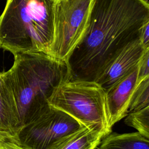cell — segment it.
<instances>
[{
	"label": "cell",
	"mask_w": 149,
	"mask_h": 149,
	"mask_svg": "<svg viewBox=\"0 0 149 149\" xmlns=\"http://www.w3.org/2000/svg\"><path fill=\"white\" fill-rule=\"evenodd\" d=\"M55 0H6L0 15V49L13 55L49 54Z\"/></svg>",
	"instance_id": "3957f363"
},
{
	"label": "cell",
	"mask_w": 149,
	"mask_h": 149,
	"mask_svg": "<svg viewBox=\"0 0 149 149\" xmlns=\"http://www.w3.org/2000/svg\"><path fill=\"white\" fill-rule=\"evenodd\" d=\"M0 149H24L16 143L9 141L4 140L0 142Z\"/></svg>",
	"instance_id": "2e32d148"
},
{
	"label": "cell",
	"mask_w": 149,
	"mask_h": 149,
	"mask_svg": "<svg viewBox=\"0 0 149 149\" xmlns=\"http://www.w3.org/2000/svg\"><path fill=\"white\" fill-rule=\"evenodd\" d=\"M48 103L69 114L87 129L99 130L105 136L111 133L105 90L95 81L65 80L55 89Z\"/></svg>",
	"instance_id": "277c9868"
},
{
	"label": "cell",
	"mask_w": 149,
	"mask_h": 149,
	"mask_svg": "<svg viewBox=\"0 0 149 149\" xmlns=\"http://www.w3.org/2000/svg\"><path fill=\"white\" fill-rule=\"evenodd\" d=\"M144 50L140 39L132 42L116 57L95 82L106 90L138 65Z\"/></svg>",
	"instance_id": "ba28073f"
},
{
	"label": "cell",
	"mask_w": 149,
	"mask_h": 149,
	"mask_svg": "<svg viewBox=\"0 0 149 149\" xmlns=\"http://www.w3.org/2000/svg\"><path fill=\"white\" fill-rule=\"evenodd\" d=\"M96 149H149V139L138 131L111 133L102 138Z\"/></svg>",
	"instance_id": "30bf717a"
},
{
	"label": "cell",
	"mask_w": 149,
	"mask_h": 149,
	"mask_svg": "<svg viewBox=\"0 0 149 149\" xmlns=\"http://www.w3.org/2000/svg\"><path fill=\"white\" fill-rule=\"evenodd\" d=\"M137 71L138 65L105 90L107 108L111 127L128 114L130 98L137 86Z\"/></svg>",
	"instance_id": "52a82bcc"
},
{
	"label": "cell",
	"mask_w": 149,
	"mask_h": 149,
	"mask_svg": "<svg viewBox=\"0 0 149 149\" xmlns=\"http://www.w3.org/2000/svg\"><path fill=\"white\" fill-rule=\"evenodd\" d=\"M147 1H149V0H147Z\"/></svg>",
	"instance_id": "ac0fdd59"
},
{
	"label": "cell",
	"mask_w": 149,
	"mask_h": 149,
	"mask_svg": "<svg viewBox=\"0 0 149 149\" xmlns=\"http://www.w3.org/2000/svg\"><path fill=\"white\" fill-rule=\"evenodd\" d=\"M149 106V77L135 88L130 98L128 113L136 112Z\"/></svg>",
	"instance_id": "7c38bea8"
},
{
	"label": "cell",
	"mask_w": 149,
	"mask_h": 149,
	"mask_svg": "<svg viewBox=\"0 0 149 149\" xmlns=\"http://www.w3.org/2000/svg\"><path fill=\"white\" fill-rule=\"evenodd\" d=\"M14 58L10 69L2 73L15 101L19 130L49 105L54 91L70 74L66 62L44 52H22Z\"/></svg>",
	"instance_id": "7a4b0ae2"
},
{
	"label": "cell",
	"mask_w": 149,
	"mask_h": 149,
	"mask_svg": "<svg viewBox=\"0 0 149 149\" xmlns=\"http://www.w3.org/2000/svg\"><path fill=\"white\" fill-rule=\"evenodd\" d=\"M139 39L144 49L149 48V19L143 26Z\"/></svg>",
	"instance_id": "9a60e30c"
},
{
	"label": "cell",
	"mask_w": 149,
	"mask_h": 149,
	"mask_svg": "<svg viewBox=\"0 0 149 149\" xmlns=\"http://www.w3.org/2000/svg\"><path fill=\"white\" fill-rule=\"evenodd\" d=\"M149 77V48L144 52L138 65L137 80L136 87L144 80Z\"/></svg>",
	"instance_id": "5bb4252c"
},
{
	"label": "cell",
	"mask_w": 149,
	"mask_h": 149,
	"mask_svg": "<svg viewBox=\"0 0 149 149\" xmlns=\"http://www.w3.org/2000/svg\"><path fill=\"white\" fill-rule=\"evenodd\" d=\"M4 140H9L13 142L14 139L13 136L9 134L0 132V142Z\"/></svg>",
	"instance_id": "e0dca14e"
},
{
	"label": "cell",
	"mask_w": 149,
	"mask_h": 149,
	"mask_svg": "<svg viewBox=\"0 0 149 149\" xmlns=\"http://www.w3.org/2000/svg\"><path fill=\"white\" fill-rule=\"evenodd\" d=\"M148 19V1L94 0L84 34L67 61L70 79L96 81L128 45L140 38Z\"/></svg>",
	"instance_id": "6da1fadb"
},
{
	"label": "cell",
	"mask_w": 149,
	"mask_h": 149,
	"mask_svg": "<svg viewBox=\"0 0 149 149\" xmlns=\"http://www.w3.org/2000/svg\"><path fill=\"white\" fill-rule=\"evenodd\" d=\"M125 123L149 139V106L128 113L125 117Z\"/></svg>",
	"instance_id": "4fadbf2b"
},
{
	"label": "cell",
	"mask_w": 149,
	"mask_h": 149,
	"mask_svg": "<svg viewBox=\"0 0 149 149\" xmlns=\"http://www.w3.org/2000/svg\"><path fill=\"white\" fill-rule=\"evenodd\" d=\"M105 135L99 130L84 128L62 140L51 149H96Z\"/></svg>",
	"instance_id": "8fae6325"
},
{
	"label": "cell",
	"mask_w": 149,
	"mask_h": 149,
	"mask_svg": "<svg viewBox=\"0 0 149 149\" xmlns=\"http://www.w3.org/2000/svg\"><path fill=\"white\" fill-rule=\"evenodd\" d=\"M94 0H55L54 38L48 55L67 62L87 27Z\"/></svg>",
	"instance_id": "5b68a950"
},
{
	"label": "cell",
	"mask_w": 149,
	"mask_h": 149,
	"mask_svg": "<svg viewBox=\"0 0 149 149\" xmlns=\"http://www.w3.org/2000/svg\"><path fill=\"white\" fill-rule=\"evenodd\" d=\"M84 128L72 116L49 105L35 119L17 132L13 142L24 149H51Z\"/></svg>",
	"instance_id": "8992f818"
},
{
	"label": "cell",
	"mask_w": 149,
	"mask_h": 149,
	"mask_svg": "<svg viewBox=\"0 0 149 149\" xmlns=\"http://www.w3.org/2000/svg\"><path fill=\"white\" fill-rule=\"evenodd\" d=\"M19 130L15 101L3 76L0 73V132L13 137Z\"/></svg>",
	"instance_id": "9c48e42d"
}]
</instances>
